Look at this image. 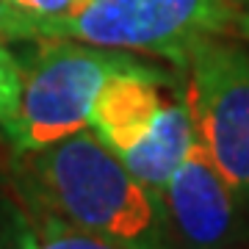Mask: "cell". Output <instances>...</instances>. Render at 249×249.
I'll use <instances>...</instances> for the list:
<instances>
[{"instance_id":"52a82bcc","label":"cell","mask_w":249,"mask_h":249,"mask_svg":"<svg viewBox=\"0 0 249 249\" xmlns=\"http://www.w3.org/2000/svg\"><path fill=\"white\" fill-rule=\"evenodd\" d=\"M80 0H0V36L6 42H31L36 31L72 11Z\"/></svg>"},{"instance_id":"6da1fadb","label":"cell","mask_w":249,"mask_h":249,"mask_svg":"<svg viewBox=\"0 0 249 249\" xmlns=\"http://www.w3.org/2000/svg\"><path fill=\"white\" fill-rule=\"evenodd\" d=\"M19 199L124 249H178L163 194L144 186L97 133L78 130L34 152H14Z\"/></svg>"},{"instance_id":"5b68a950","label":"cell","mask_w":249,"mask_h":249,"mask_svg":"<svg viewBox=\"0 0 249 249\" xmlns=\"http://www.w3.org/2000/svg\"><path fill=\"white\" fill-rule=\"evenodd\" d=\"M186 106L194 142L235 191L249 196V47L205 36L188 50Z\"/></svg>"},{"instance_id":"8fae6325","label":"cell","mask_w":249,"mask_h":249,"mask_svg":"<svg viewBox=\"0 0 249 249\" xmlns=\"http://www.w3.org/2000/svg\"><path fill=\"white\" fill-rule=\"evenodd\" d=\"M232 28H235V31H238V34L249 42V0H247V3H241V9L235 11V25H232Z\"/></svg>"},{"instance_id":"ba28073f","label":"cell","mask_w":249,"mask_h":249,"mask_svg":"<svg viewBox=\"0 0 249 249\" xmlns=\"http://www.w3.org/2000/svg\"><path fill=\"white\" fill-rule=\"evenodd\" d=\"M28 216H31V224H28L22 249H124L103 235L72 227V224L61 222L58 216L45 213V211L28 208Z\"/></svg>"},{"instance_id":"277c9868","label":"cell","mask_w":249,"mask_h":249,"mask_svg":"<svg viewBox=\"0 0 249 249\" xmlns=\"http://www.w3.org/2000/svg\"><path fill=\"white\" fill-rule=\"evenodd\" d=\"M232 25L235 9L230 0H80L64 17L42 25L34 39L139 50L183 67L199 39L227 34Z\"/></svg>"},{"instance_id":"8992f818","label":"cell","mask_w":249,"mask_h":249,"mask_svg":"<svg viewBox=\"0 0 249 249\" xmlns=\"http://www.w3.org/2000/svg\"><path fill=\"white\" fill-rule=\"evenodd\" d=\"M163 205L178 249H249V196L224 180L196 142L163 188Z\"/></svg>"},{"instance_id":"3957f363","label":"cell","mask_w":249,"mask_h":249,"mask_svg":"<svg viewBox=\"0 0 249 249\" xmlns=\"http://www.w3.org/2000/svg\"><path fill=\"white\" fill-rule=\"evenodd\" d=\"M91 130L152 191L163 194L194 147V124L178 78L155 64L116 72L91 108Z\"/></svg>"},{"instance_id":"7a4b0ae2","label":"cell","mask_w":249,"mask_h":249,"mask_svg":"<svg viewBox=\"0 0 249 249\" xmlns=\"http://www.w3.org/2000/svg\"><path fill=\"white\" fill-rule=\"evenodd\" d=\"M17 58L22 70L19 103L11 122L3 127L14 152L42 150L86 130L106 80L116 72L142 70L150 64L133 53L70 39L22 42Z\"/></svg>"},{"instance_id":"30bf717a","label":"cell","mask_w":249,"mask_h":249,"mask_svg":"<svg viewBox=\"0 0 249 249\" xmlns=\"http://www.w3.org/2000/svg\"><path fill=\"white\" fill-rule=\"evenodd\" d=\"M19 86H22V70H19L17 53L9 42L0 36V127L11 122L19 103Z\"/></svg>"},{"instance_id":"7c38bea8","label":"cell","mask_w":249,"mask_h":249,"mask_svg":"<svg viewBox=\"0 0 249 249\" xmlns=\"http://www.w3.org/2000/svg\"><path fill=\"white\" fill-rule=\"evenodd\" d=\"M230 3H238V6H241V3H247V0H230Z\"/></svg>"},{"instance_id":"9c48e42d","label":"cell","mask_w":249,"mask_h":249,"mask_svg":"<svg viewBox=\"0 0 249 249\" xmlns=\"http://www.w3.org/2000/svg\"><path fill=\"white\" fill-rule=\"evenodd\" d=\"M28 224H31V216L25 202L19 199L17 188L11 191L0 183V249H22Z\"/></svg>"}]
</instances>
